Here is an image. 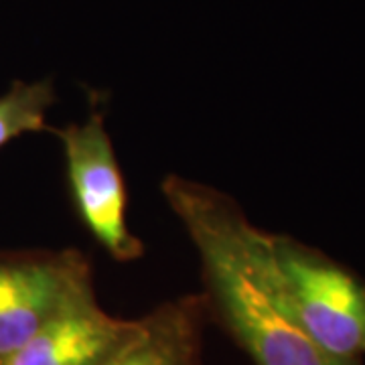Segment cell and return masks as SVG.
I'll return each instance as SVG.
<instances>
[{"instance_id":"6da1fadb","label":"cell","mask_w":365,"mask_h":365,"mask_svg":"<svg viewBox=\"0 0 365 365\" xmlns=\"http://www.w3.org/2000/svg\"><path fill=\"white\" fill-rule=\"evenodd\" d=\"M163 195L201 262L211 307L254 365H345L300 325L274 258L270 234L248 222L222 191L169 175Z\"/></svg>"},{"instance_id":"7a4b0ae2","label":"cell","mask_w":365,"mask_h":365,"mask_svg":"<svg viewBox=\"0 0 365 365\" xmlns=\"http://www.w3.org/2000/svg\"><path fill=\"white\" fill-rule=\"evenodd\" d=\"M272 250L290 307L313 341L345 365H365V282L343 264L290 235Z\"/></svg>"},{"instance_id":"3957f363","label":"cell","mask_w":365,"mask_h":365,"mask_svg":"<svg viewBox=\"0 0 365 365\" xmlns=\"http://www.w3.org/2000/svg\"><path fill=\"white\" fill-rule=\"evenodd\" d=\"M55 134L63 148L67 181L83 225L112 260H138L144 246L126 222V189L104 112L91 110L83 122L67 124Z\"/></svg>"},{"instance_id":"277c9868","label":"cell","mask_w":365,"mask_h":365,"mask_svg":"<svg viewBox=\"0 0 365 365\" xmlns=\"http://www.w3.org/2000/svg\"><path fill=\"white\" fill-rule=\"evenodd\" d=\"M91 297L90 260L76 250L0 254V359Z\"/></svg>"},{"instance_id":"5b68a950","label":"cell","mask_w":365,"mask_h":365,"mask_svg":"<svg viewBox=\"0 0 365 365\" xmlns=\"http://www.w3.org/2000/svg\"><path fill=\"white\" fill-rule=\"evenodd\" d=\"M138 331L140 319H116L91 297L53 319L19 349L2 357L0 365H104Z\"/></svg>"},{"instance_id":"8992f818","label":"cell","mask_w":365,"mask_h":365,"mask_svg":"<svg viewBox=\"0 0 365 365\" xmlns=\"http://www.w3.org/2000/svg\"><path fill=\"white\" fill-rule=\"evenodd\" d=\"M203 297H185L140 319L136 337L104 365H199Z\"/></svg>"},{"instance_id":"52a82bcc","label":"cell","mask_w":365,"mask_h":365,"mask_svg":"<svg viewBox=\"0 0 365 365\" xmlns=\"http://www.w3.org/2000/svg\"><path fill=\"white\" fill-rule=\"evenodd\" d=\"M55 104V83L51 78L21 81L0 93V148L29 132L47 128V112Z\"/></svg>"}]
</instances>
